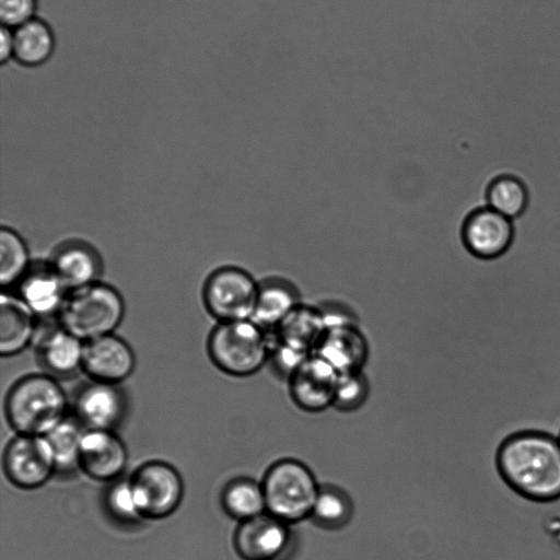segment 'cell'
I'll return each mask as SVG.
<instances>
[{"mask_svg":"<svg viewBox=\"0 0 560 560\" xmlns=\"http://www.w3.org/2000/svg\"><path fill=\"white\" fill-rule=\"evenodd\" d=\"M127 463V447L113 430H85L79 458V468L85 475L98 481H115Z\"/></svg>","mask_w":560,"mask_h":560,"instance_id":"obj_13","label":"cell"},{"mask_svg":"<svg viewBox=\"0 0 560 560\" xmlns=\"http://www.w3.org/2000/svg\"><path fill=\"white\" fill-rule=\"evenodd\" d=\"M338 371L323 358L312 353L290 376L291 395L307 411H320L334 404Z\"/></svg>","mask_w":560,"mask_h":560,"instance_id":"obj_14","label":"cell"},{"mask_svg":"<svg viewBox=\"0 0 560 560\" xmlns=\"http://www.w3.org/2000/svg\"><path fill=\"white\" fill-rule=\"evenodd\" d=\"M85 430L75 417H67L46 435L54 452L57 472L68 474L79 467Z\"/></svg>","mask_w":560,"mask_h":560,"instance_id":"obj_24","label":"cell"},{"mask_svg":"<svg viewBox=\"0 0 560 560\" xmlns=\"http://www.w3.org/2000/svg\"><path fill=\"white\" fill-rule=\"evenodd\" d=\"M68 290L98 281L103 264L94 246L82 240L60 243L48 260Z\"/></svg>","mask_w":560,"mask_h":560,"instance_id":"obj_15","label":"cell"},{"mask_svg":"<svg viewBox=\"0 0 560 560\" xmlns=\"http://www.w3.org/2000/svg\"><path fill=\"white\" fill-rule=\"evenodd\" d=\"M258 291L259 281L247 270L222 266L207 277L202 302L208 313L219 322L252 319Z\"/></svg>","mask_w":560,"mask_h":560,"instance_id":"obj_6","label":"cell"},{"mask_svg":"<svg viewBox=\"0 0 560 560\" xmlns=\"http://www.w3.org/2000/svg\"><path fill=\"white\" fill-rule=\"evenodd\" d=\"M68 399L62 386L49 374H30L9 389L4 412L16 434L47 435L66 419Z\"/></svg>","mask_w":560,"mask_h":560,"instance_id":"obj_2","label":"cell"},{"mask_svg":"<svg viewBox=\"0 0 560 560\" xmlns=\"http://www.w3.org/2000/svg\"><path fill=\"white\" fill-rule=\"evenodd\" d=\"M125 316V301L101 281L69 290L57 315L59 325L82 341L113 334Z\"/></svg>","mask_w":560,"mask_h":560,"instance_id":"obj_3","label":"cell"},{"mask_svg":"<svg viewBox=\"0 0 560 560\" xmlns=\"http://www.w3.org/2000/svg\"><path fill=\"white\" fill-rule=\"evenodd\" d=\"M35 315L19 298L2 293L0 298V353L14 355L25 349L36 331Z\"/></svg>","mask_w":560,"mask_h":560,"instance_id":"obj_20","label":"cell"},{"mask_svg":"<svg viewBox=\"0 0 560 560\" xmlns=\"http://www.w3.org/2000/svg\"><path fill=\"white\" fill-rule=\"evenodd\" d=\"M18 284L19 298L42 318L57 316L69 291L48 261L32 264Z\"/></svg>","mask_w":560,"mask_h":560,"instance_id":"obj_17","label":"cell"},{"mask_svg":"<svg viewBox=\"0 0 560 560\" xmlns=\"http://www.w3.org/2000/svg\"><path fill=\"white\" fill-rule=\"evenodd\" d=\"M136 368L133 350L114 334L84 341L82 370L93 380L118 384Z\"/></svg>","mask_w":560,"mask_h":560,"instance_id":"obj_12","label":"cell"},{"mask_svg":"<svg viewBox=\"0 0 560 560\" xmlns=\"http://www.w3.org/2000/svg\"><path fill=\"white\" fill-rule=\"evenodd\" d=\"M351 513V501L343 491L320 487L311 517L324 528L336 529L349 522Z\"/></svg>","mask_w":560,"mask_h":560,"instance_id":"obj_27","label":"cell"},{"mask_svg":"<svg viewBox=\"0 0 560 560\" xmlns=\"http://www.w3.org/2000/svg\"><path fill=\"white\" fill-rule=\"evenodd\" d=\"M105 508L115 521L122 524H133L144 520L130 479L115 480L108 487L105 493Z\"/></svg>","mask_w":560,"mask_h":560,"instance_id":"obj_28","label":"cell"},{"mask_svg":"<svg viewBox=\"0 0 560 560\" xmlns=\"http://www.w3.org/2000/svg\"><path fill=\"white\" fill-rule=\"evenodd\" d=\"M289 525L267 512L240 522L234 548L243 560H281L292 541Z\"/></svg>","mask_w":560,"mask_h":560,"instance_id":"obj_9","label":"cell"},{"mask_svg":"<svg viewBox=\"0 0 560 560\" xmlns=\"http://www.w3.org/2000/svg\"><path fill=\"white\" fill-rule=\"evenodd\" d=\"M0 61L5 63L13 59V30L7 26H1L0 32Z\"/></svg>","mask_w":560,"mask_h":560,"instance_id":"obj_31","label":"cell"},{"mask_svg":"<svg viewBox=\"0 0 560 560\" xmlns=\"http://www.w3.org/2000/svg\"><path fill=\"white\" fill-rule=\"evenodd\" d=\"M270 334L252 319L219 322L207 349L213 364L232 376H249L270 358Z\"/></svg>","mask_w":560,"mask_h":560,"instance_id":"obj_4","label":"cell"},{"mask_svg":"<svg viewBox=\"0 0 560 560\" xmlns=\"http://www.w3.org/2000/svg\"><path fill=\"white\" fill-rule=\"evenodd\" d=\"M84 342L59 323L49 327L39 337L37 355L43 366L51 374L69 376L82 370Z\"/></svg>","mask_w":560,"mask_h":560,"instance_id":"obj_19","label":"cell"},{"mask_svg":"<svg viewBox=\"0 0 560 560\" xmlns=\"http://www.w3.org/2000/svg\"><path fill=\"white\" fill-rule=\"evenodd\" d=\"M32 262L23 237L13 229L2 226L0 231V282L9 287L26 273Z\"/></svg>","mask_w":560,"mask_h":560,"instance_id":"obj_26","label":"cell"},{"mask_svg":"<svg viewBox=\"0 0 560 560\" xmlns=\"http://www.w3.org/2000/svg\"><path fill=\"white\" fill-rule=\"evenodd\" d=\"M368 383L360 371L339 374L334 404L340 410H353L362 405L368 396Z\"/></svg>","mask_w":560,"mask_h":560,"instance_id":"obj_29","label":"cell"},{"mask_svg":"<svg viewBox=\"0 0 560 560\" xmlns=\"http://www.w3.org/2000/svg\"><path fill=\"white\" fill-rule=\"evenodd\" d=\"M221 504L228 515L240 522L267 512L261 483L249 478H235L226 483Z\"/></svg>","mask_w":560,"mask_h":560,"instance_id":"obj_23","label":"cell"},{"mask_svg":"<svg viewBox=\"0 0 560 560\" xmlns=\"http://www.w3.org/2000/svg\"><path fill=\"white\" fill-rule=\"evenodd\" d=\"M144 520H161L173 514L184 497L178 470L162 460H150L129 478Z\"/></svg>","mask_w":560,"mask_h":560,"instance_id":"obj_7","label":"cell"},{"mask_svg":"<svg viewBox=\"0 0 560 560\" xmlns=\"http://www.w3.org/2000/svg\"><path fill=\"white\" fill-rule=\"evenodd\" d=\"M38 0H0L2 26L15 28L36 18Z\"/></svg>","mask_w":560,"mask_h":560,"instance_id":"obj_30","label":"cell"},{"mask_svg":"<svg viewBox=\"0 0 560 560\" xmlns=\"http://www.w3.org/2000/svg\"><path fill=\"white\" fill-rule=\"evenodd\" d=\"M558 439H559V441H560V432H559Z\"/></svg>","mask_w":560,"mask_h":560,"instance_id":"obj_32","label":"cell"},{"mask_svg":"<svg viewBox=\"0 0 560 560\" xmlns=\"http://www.w3.org/2000/svg\"><path fill=\"white\" fill-rule=\"evenodd\" d=\"M301 303V293L292 281L279 276L267 277L259 281L252 320L271 334Z\"/></svg>","mask_w":560,"mask_h":560,"instance_id":"obj_18","label":"cell"},{"mask_svg":"<svg viewBox=\"0 0 560 560\" xmlns=\"http://www.w3.org/2000/svg\"><path fill=\"white\" fill-rule=\"evenodd\" d=\"M494 464L517 495L537 503L560 500V441L546 431L521 430L498 445Z\"/></svg>","mask_w":560,"mask_h":560,"instance_id":"obj_1","label":"cell"},{"mask_svg":"<svg viewBox=\"0 0 560 560\" xmlns=\"http://www.w3.org/2000/svg\"><path fill=\"white\" fill-rule=\"evenodd\" d=\"M313 353L323 358L339 374L360 371L368 357V343L352 323L328 326Z\"/></svg>","mask_w":560,"mask_h":560,"instance_id":"obj_16","label":"cell"},{"mask_svg":"<svg viewBox=\"0 0 560 560\" xmlns=\"http://www.w3.org/2000/svg\"><path fill=\"white\" fill-rule=\"evenodd\" d=\"M320 308L301 303L277 328V340L313 353L326 330Z\"/></svg>","mask_w":560,"mask_h":560,"instance_id":"obj_22","label":"cell"},{"mask_svg":"<svg viewBox=\"0 0 560 560\" xmlns=\"http://www.w3.org/2000/svg\"><path fill=\"white\" fill-rule=\"evenodd\" d=\"M13 30V60L24 68H37L50 60L56 36L45 20L36 16Z\"/></svg>","mask_w":560,"mask_h":560,"instance_id":"obj_21","label":"cell"},{"mask_svg":"<svg viewBox=\"0 0 560 560\" xmlns=\"http://www.w3.org/2000/svg\"><path fill=\"white\" fill-rule=\"evenodd\" d=\"M460 237L465 248L480 259H494L505 254L514 241L513 220L487 207L467 214Z\"/></svg>","mask_w":560,"mask_h":560,"instance_id":"obj_10","label":"cell"},{"mask_svg":"<svg viewBox=\"0 0 560 560\" xmlns=\"http://www.w3.org/2000/svg\"><path fill=\"white\" fill-rule=\"evenodd\" d=\"M3 470L8 480L20 489L44 486L57 472L46 435L16 434L4 450Z\"/></svg>","mask_w":560,"mask_h":560,"instance_id":"obj_8","label":"cell"},{"mask_svg":"<svg viewBox=\"0 0 560 560\" xmlns=\"http://www.w3.org/2000/svg\"><path fill=\"white\" fill-rule=\"evenodd\" d=\"M261 486L267 513L288 524L311 517L320 489L310 468L294 459L273 464Z\"/></svg>","mask_w":560,"mask_h":560,"instance_id":"obj_5","label":"cell"},{"mask_svg":"<svg viewBox=\"0 0 560 560\" xmlns=\"http://www.w3.org/2000/svg\"><path fill=\"white\" fill-rule=\"evenodd\" d=\"M126 397L117 384L93 381L74 398L75 419L86 430H113L124 419Z\"/></svg>","mask_w":560,"mask_h":560,"instance_id":"obj_11","label":"cell"},{"mask_svg":"<svg viewBox=\"0 0 560 560\" xmlns=\"http://www.w3.org/2000/svg\"><path fill=\"white\" fill-rule=\"evenodd\" d=\"M528 199L524 182L510 174L495 177L487 189L488 206L512 220L526 210Z\"/></svg>","mask_w":560,"mask_h":560,"instance_id":"obj_25","label":"cell"}]
</instances>
